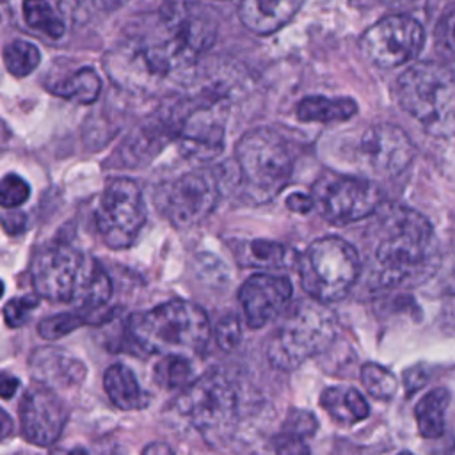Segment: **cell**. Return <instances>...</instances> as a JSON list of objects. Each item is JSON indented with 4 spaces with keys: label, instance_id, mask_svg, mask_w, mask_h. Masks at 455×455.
Masks as SVG:
<instances>
[{
    "label": "cell",
    "instance_id": "bcb514c9",
    "mask_svg": "<svg viewBox=\"0 0 455 455\" xmlns=\"http://www.w3.org/2000/svg\"><path fill=\"white\" fill-rule=\"evenodd\" d=\"M69 455H89V453L84 448H75L69 451Z\"/></svg>",
    "mask_w": 455,
    "mask_h": 455
},
{
    "label": "cell",
    "instance_id": "5bb4252c",
    "mask_svg": "<svg viewBox=\"0 0 455 455\" xmlns=\"http://www.w3.org/2000/svg\"><path fill=\"white\" fill-rule=\"evenodd\" d=\"M423 27L411 16L391 14L373 23L359 41L363 55L379 68H396L412 60L423 46Z\"/></svg>",
    "mask_w": 455,
    "mask_h": 455
},
{
    "label": "cell",
    "instance_id": "681fc988",
    "mask_svg": "<svg viewBox=\"0 0 455 455\" xmlns=\"http://www.w3.org/2000/svg\"><path fill=\"white\" fill-rule=\"evenodd\" d=\"M396 455H414V453H411V451H400V453H396Z\"/></svg>",
    "mask_w": 455,
    "mask_h": 455
},
{
    "label": "cell",
    "instance_id": "cb8c5ba5",
    "mask_svg": "<svg viewBox=\"0 0 455 455\" xmlns=\"http://www.w3.org/2000/svg\"><path fill=\"white\" fill-rule=\"evenodd\" d=\"M357 112V103L350 98L307 96L299 101L295 114L302 123H332L350 119Z\"/></svg>",
    "mask_w": 455,
    "mask_h": 455
},
{
    "label": "cell",
    "instance_id": "7402d4cb",
    "mask_svg": "<svg viewBox=\"0 0 455 455\" xmlns=\"http://www.w3.org/2000/svg\"><path fill=\"white\" fill-rule=\"evenodd\" d=\"M320 405L336 423L345 427L355 425L370 416V405L355 387H327L320 395Z\"/></svg>",
    "mask_w": 455,
    "mask_h": 455
},
{
    "label": "cell",
    "instance_id": "ffe728a7",
    "mask_svg": "<svg viewBox=\"0 0 455 455\" xmlns=\"http://www.w3.org/2000/svg\"><path fill=\"white\" fill-rule=\"evenodd\" d=\"M304 0H240L238 18L242 25L258 34L268 36L283 28L300 9Z\"/></svg>",
    "mask_w": 455,
    "mask_h": 455
},
{
    "label": "cell",
    "instance_id": "44dd1931",
    "mask_svg": "<svg viewBox=\"0 0 455 455\" xmlns=\"http://www.w3.org/2000/svg\"><path fill=\"white\" fill-rule=\"evenodd\" d=\"M103 387L110 402L121 411H139L149 403L135 373L123 363L110 364L103 373Z\"/></svg>",
    "mask_w": 455,
    "mask_h": 455
},
{
    "label": "cell",
    "instance_id": "7a4b0ae2",
    "mask_svg": "<svg viewBox=\"0 0 455 455\" xmlns=\"http://www.w3.org/2000/svg\"><path fill=\"white\" fill-rule=\"evenodd\" d=\"M375 215L377 283L391 288L425 279L435 267V236L430 222L402 204H380Z\"/></svg>",
    "mask_w": 455,
    "mask_h": 455
},
{
    "label": "cell",
    "instance_id": "ab89813d",
    "mask_svg": "<svg viewBox=\"0 0 455 455\" xmlns=\"http://www.w3.org/2000/svg\"><path fill=\"white\" fill-rule=\"evenodd\" d=\"M0 224L7 235H20L27 228V215L23 212H7L0 215Z\"/></svg>",
    "mask_w": 455,
    "mask_h": 455
},
{
    "label": "cell",
    "instance_id": "b9f144b4",
    "mask_svg": "<svg viewBox=\"0 0 455 455\" xmlns=\"http://www.w3.org/2000/svg\"><path fill=\"white\" fill-rule=\"evenodd\" d=\"M20 387L18 377H14L9 371H0V396L2 398H11Z\"/></svg>",
    "mask_w": 455,
    "mask_h": 455
},
{
    "label": "cell",
    "instance_id": "8d00e7d4",
    "mask_svg": "<svg viewBox=\"0 0 455 455\" xmlns=\"http://www.w3.org/2000/svg\"><path fill=\"white\" fill-rule=\"evenodd\" d=\"M215 338H217L219 347H222L224 350H233L242 339L240 320L233 315L224 316L215 327Z\"/></svg>",
    "mask_w": 455,
    "mask_h": 455
},
{
    "label": "cell",
    "instance_id": "7c38bea8",
    "mask_svg": "<svg viewBox=\"0 0 455 455\" xmlns=\"http://www.w3.org/2000/svg\"><path fill=\"white\" fill-rule=\"evenodd\" d=\"M311 199L327 222L350 224L379 210L382 190L366 178L325 172L315 181Z\"/></svg>",
    "mask_w": 455,
    "mask_h": 455
},
{
    "label": "cell",
    "instance_id": "74e56055",
    "mask_svg": "<svg viewBox=\"0 0 455 455\" xmlns=\"http://www.w3.org/2000/svg\"><path fill=\"white\" fill-rule=\"evenodd\" d=\"M272 448L277 455H311L304 437L281 430L272 437Z\"/></svg>",
    "mask_w": 455,
    "mask_h": 455
},
{
    "label": "cell",
    "instance_id": "4fadbf2b",
    "mask_svg": "<svg viewBox=\"0 0 455 455\" xmlns=\"http://www.w3.org/2000/svg\"><path fill=\"white\" fill-rule=\"evenodd\" d=\"M219 196L220 180L215 172L196 169L162 185L156 192V203L176 228H192L213 212Z\"/></svg>",
    "mask_w": 455,
    "mask_h": 455
},
{
    "label": "cell",
    "instance_id": "ac0fdd59",
    "mask_svg": "<svg viewBox=\"0 0 455 455\" xmlns=\"http://www.w3.org/2000/svg\"><path fill=\"white\" fill-rule=\"evenodd\" d=\"M174 140V123L171 110L158 114L140 126H137L126 140L121 144L119 155L123 165L126 167H140L151 162L167 142Z\"/></svg>",
    "mask_w": 455,
    "mask_h": 455
},
{
    "label": "cell",
    "instance_id": "5b68a950",
    "mask_svg": "<svg viewBox=\"0 0 455 455\" xmlns=\"http://www.w3.org/2000/svg\"><path fill=\"white\" fill-rule=\"evenodd\" d=\"M235 160L243 190L254 203H267L279 194L293 171L290 144L267 126L252 128L238 140Z\"/></svg>",
    "mask_w": 455,
    "mask_h": 455
},
{
    "label": "cell",
    "instance_id": "f6af8a7d",
    "mask_svg": "<svg viewBox=\"0 0 455 455\" xmlns=\"http://www.w3.org/2000/svg\"><path fill=\"white\" fill-rule=\"evenodd\" d=\"M446 291L451 293V295H455V268L451 270V274H450L448 279H446Z\"/></svg>",
    "mask_w": 455,
    "mask_h": 455
},
{
    "label": "cell",
    "instance_id": "836d02e7",
    "mask_svg": "<svg viewBox=\"0 0 455 455\" xmlns=\"http://www.w3.org/2000/svg\"><path fill=\"white\" fill-rule=\"evenodd\" d=\"M30 196V185L18 174L9 172L0 178V206L7 210H16Z\"/></svg>",
    "mask_w": 455,
    "mask_h": 455
},
{
    "label": "cell",
    "instance_id": "e0dca14e",
    "mask_svg": "<svg viewBox=\"0 0 455 455\" xmlns=\"http://www.w3.org/2000/svg\"><path fill=\"white\" fill-rule=\"evenodd\" d=\"M291 283L284 275L254 274L238 290V300L249 327L259 329L272 322L290 302Z\"/></svg>",
    "mask_w": 455,
    "mask_h": 455
},
{
    "label": "cell",
    "instance_id": "d6986e66",
    "mask_svg": "<svg viewBox=\"0 0 455 455\" xmlns=\"http://www.w3.org/2000/svg\"><path fill=\"white\" fill-rule=\"evenodd\" d=\"M30 371L34 380L52 389L57 386H78L85 377V366L80 359L53 347H43L32 354Z\"/></svg>",
    "mask_w": 455,
    "mask_h": 455
},
{
    "label": "cell",
    "instance_id": "f546056e",
    "mask_svg": "<svg viewBox=\"0 0 455 455\" xmlns=\"http://www.w3.org/2000/svg\"><path fill=\"white\" fill-rule=\"evenodd\" d=\"M155 380L165 389H185L192 382V364L188 357L162 355L155 364Z\"/></svg>",
    "mask_w": 455,
    "mask_h": 455
},
{
    "label": "cell",
    "instance_id": "9a60e30c",
    "mask_svg": "<svg viewBox=\"0 0 455 455\" xmlns=\"http://www.w3.org/2000/svg\"><path fill=\"white\" fill-rule=\"evenodd\" d=\"M414 158V146L407 133L389 123H375L364 130L355 148L357 165L380 178L403 172Z\"/></svg>",
    "mask_w": 455,
    "mask_h": 455
},
{
    "label": "cell",
    "instance_id": "277c9868",
    "mask_svg": "<svg viewBox=\"0 0 455 455\" xmlns=\"http://www.w3.org/2000/svg\"><path fill=\"white\" fill-rule=\"evenodd\" d=\"M400 107L430 135L455 133V73L437 62H416L396 82Z\"/></svg>",
    "mask_w": 455,
    "mask_h": 455
},
{
    "label": "cell",
    "instance_id": "8992f818",
    "mask_svg": "<svg viewBox=\"0 0 455 455\" xmlns=\"http://www.w3.org/2000/svg\"><path fill=\"white\" fill-rule=\"evenodd\" d=\"M336 331V318L322 302H302L270 336L267 359L277 370H295L323 352L334 341Z\"/></svg>",
    "mask_w": 455,
    "mask_h": 455
},
{
    "label": "cell",
    "instance_id": "603a6c76",
    "mask_svg": "<svg viewBox=\"0 0 455 455\" xmlns=\"http://www.w3.org/2000/svg\"><path fill=\"white\" fill-rule=\"evenodd\" d=\"M48 91L55 96L80 105H92L100 98L101 80L92 68L82 66L76 71L68 73L55 84H50Z\"/></svg>",
    "mask_w": 455,
    "mask_h": 455
},
{
    "label": "cell",
    "instance_id": "f35d334b",
    "mask_svg": "<svg viewBox=\"0 0 455 455\" xmlns=\"http://www.w3.org/2000/svg\"><path fill=\"white\" fill-rule=\"evenodd\" d=\"M428 380V370L423 364H414L403 371V389L405 395L411 396L419 391Z\"/></svg>",
    "mask_w": 455,
    "mask_h": 455
},
{
    "label": "cell",
    "instance_id": "3957f363",
    "mask_svg": "<svg viewBox=\"0 0 455 455\" xmlns=\"http://www.w3.org/2000/svg\"><path fill=\"white\" fill-rule=\"evenodd\" d=\"M126 334L146 354L190 359L208 345L210 322L201 306L172 299L149 311L132 315L126 322Z\"/></svg>",
    "mask_w": 455,
    "mask_h": 455
},
{
    "label": "cell",
    "instance_id": "8fae6325",
    "mask_svg": "<svg viewBox=\"0 0 455 455\" xmlns=\"http://www.w3.org/2000/svg\"><path fill=\"white\" fill-rule=\"evenodd\" d=\"M146 204L139 185L130 178H112L100 197L94 220L110 249H128L146 224Z\"/></svg>",
    "mask_w": 455,
    "mask_h": 455
},
{
    "label": "cell",
    "instance_id": "f1b7e54d",
    "mask_svg": "<svg viewBox=\"0 0 455 455\" xmlns=\"http://www.w3.org/2000/svg\"><path fill=\"white\" fill-rule=\"evenodd\" d=\"M84 323H103V318L96 313H85V311H69V313H59L48 318H43L37 325V332L41 338L48 341H55L75 329H78Z\"/></svg>",
    "mask_w": 455,
    "mask_h": 455
},
{
    "label": "cell",
    "instance_id": "9c48e42d",
    "mask_svg": "<svg viewBox=\"0 0 455 455\" xmlns=\"http://www.w3.org/2000/svg\"><path fill=\"white\" fill-rule=\"evenodd\" d=\"M176 409L212 444H220L233 430L236 393L233 384L217 370L203 373L181 389Z\"/></svg>",
    "mask_w": 455,
    "mask_h": 455
},
{
    "label": "cell",
    "instance_id": "1f68e13d",
    "mask_svg": "<svg viewBox=\"0 0 455 455\" xmlns=\"http://www.w3.org/2000/svg\"><path fill=\"white\" fill-rule=\"evenodd\" d=\"M361 382L377 400H391L398 389L396 377L377 363H366L361 366Z\"/></svg>",
    "mask_w": 455,
    "mask_h": 455
},
{
    "label": "cell",
    "instance_id": "2e32d148",
    "mask_svg": "<svg viewBox=\"0 0 455 455\" xmlns=\"http://www.w3.org/2000/svg\"><path fill=\"white\" fill-rule=\"evenodd\" d=\"M23 437L36 446H52L68 421V409L55 389L34 380L20 403Z\"/></svg>",
    "mask_w": 455,
    "mask_h": 455
},
{
    "label": "cell",
    "instance_id": "ba28073f",
    "mask_svg": "<svg viewBox=\"0 0 455 455\" xmlns=\"http://www.w3.org/2000/svg\"><path fill=\"white\" fill-rule=\"evenodd\" d=\"M229 100L220 92H203L171 108L174 140L183 156L208 162L222 153Z\"/></svg>",
    "mask_w": 455,
    "mask_h": 455
},
{
    "label": "cell",
    "instance_id": "6da1fadb",
    "mask_svg": "<svg viewBox=\"0 0 455 455\" xmlns=\"http://www.w3.org/2000/svg\"><path fill=\"white\" fill-rule=\"evenodd\" d=\"M183 41L156 16L149 32L128 36L105 55V71L121 89L146 94L160 91L199 60Z\"/></svg>",
    "mask_w": 455,
    "mask_h": 455
},
{
    "label": "cell",
    "instance_id": "484cf974",
    "mask_svg": "<svg viewBox=\"0 0 455 455\" xmlns=\"http://www.w3.org/2000/svg\"><path fill=\"white\" fill-rule=\"evenodd\" d=\"M236 258L245 267L277 268L288 261V249L270 240H251L236 247Z\"/></svg>",
    "mask_w": 455,
    "mask_h": 455
},
{
    "label": "cell",
    "instance_id": "60d3db41",
    "mask_svg": "<svg viewBox=\"0 0 455 455\" xmlns=\"http://www.w3.org/2000/svg\"><path fill=\"white\" fill-rule=\"evenodd\" d=\"M286 204H288V208L291 212H297V213H306L311 208H315L311 196H306V194H291V196H288Z\"/></svg>",
    "mask_w": 455,
    "mask_h": 455
},
{
    "label": "cell",
    "instance_id": "30bf717a",
    "mask_svg": "<svg viewBox=\"0 0 455 455\" xmlns=\"http://www.w3.org/2000/svg\"><path fill=\"white\" fill-rule=\"evenodd\" d=\"M98 261L68 243H52L41 249L30 265V277L37 297L53 302L82 299Z\"/></svg>",
    "mask_w": 455,
    "mask_h": 455
},
{
    "label": "cell",
    "instance_id": "52a82bcc",
    "mask_svg": "<svg viewBox=\"0 0 455 455\" xmlns=\"http://www.w3.org/2000/svg\"><path fill=\"white\" fill-rule=\"evenodd\" d=\"M357 251L339 236H323L307 245L299 258L304 291L316 302L343 299L359 275Z\"/></svg>",
    "mask_w": 455,
    "mask_h": 455
},
{
    "label": "cell",
    "instance_id": "d590c367",
    "mask_svg": "<svg viewBox=\"0 0 455 455\" xmlns=\"http://www.w3.org/2000/svg\"><path fill=\"white\" fill-rule=\"evenodd\" d=\"M316 428H318V419L313 412L304 411V409H291L288 412L281 430L307 439L316 434Z\"/></svg>",
    "mask_w": 455,
    "mask_h": 455
},
{
    "label": "cell",
    "instance_id": "c3c4849f",
    "mask_svg": "<svg viewBox=\"0 0 455 455\" xmlns=\"http://www.w3.org/2000/svg\"><path fill=\"white\" fill-rule=\"evenodd\" d=\"M5 4H7V0H0V11L5 7Z\"/></svg>",
    "mask_w": 455,
    "mask_h": 455
},
{
    "label": "cell",
    "instance_id": "7dc6e473",
    "mask_svg": "<svg viewBox=\"0 0 455 455\" xmlns=\"http://www.w3.org/2000/svg\"><path fill=\"white\" fill-rule=\"evenodd\" d=\"M2 295H4V283H2V279H0V299H2Z\"/></svg>",
    "mask_w": 455,
    "mask_h": 455
},
{
    "label": "cell",
    "instance_id": "4dcf8cb0",
    "mask_svg": "<svg viewBox=\"0 0 455 455\" xmlns=\"http://www.w3.org/2000/svg\"><path fill=\"white\" fill-rule=\"evenodd\" d=\"M128 0H60V12L71 23L89 21L100 14H110Z\"/></svg>",
    "mask_w": 455,
    "mask_h": 455
},
{
    "label": "cell",
    "instance_id": "d4e9b609",
    "mask_svg": "<svg viewBox=\"0 0 455 455\" xmlns=\"http://www.w3.org/2000/svg\"><path fill=\"white\" fill-rule=\"evenodd\" d=\"M450 398L446 387H435L416 403L414 418L418 430L425 439H437L444 434V416Z\"/></svg>",
    "mask_w": 455,
    "mask_h": 455
},
{
    "label": "cell",
    "instance_id": "d6a6232c",
    "mask_svg": "<svg viewBox=\"0 0 455 455\" xmlns=\"http://www.w3.org/2000/svg\"><path fill=\"white\" fill-rule=\"evenodd\" d=\"M434 44L443 59L455 60V4L439 18L434 30Z\"/></svg>",
    "mask_w": 455,
    "mask_h": 455
},
{
    "label": "cell",
    "instance_id": "7bdbcfd3",
    "mask_svg": "<svg viewBox=\"0 0 455 455\" xmlns=\"http://www.w3.org/2000/svg\"><path fill=\"white\" fill-rule=\"evenodd\" d=\"M142 455H174V451L171 450V446H169V444L156 441V443L148 444V446L144 448Z\"/></svg>",
    "mask_w": 455,
    "mask_h": 455
},
{
    "label": "cell",
    "instance_id": "83f0119b",
    "mask_svg": "<svg viewBox=\"0 0 455 455\" xmlns=\"http://www.w3.org/2000/svg\"><path fill=\"white\" fill-rule=\"evenodd\" d=\"M4 66L5 69L16 76V78H25L28 76L41 62V53L36 44L25 39H14L4 46L2 52Z\"/></svg>",
    "mask_w": 455,
    "mask_h": 455
},
{
    "label": "cell",
    "instance_id": "e575fe53",
    "mask_svg": "<svg viewBox=\"0 0 455 455\" xmlns=\"http://www.w3.org/2000/svg\"><path fill=\"white\" fill-rule=\"evenodd\" d=\"M37 295H25L11 299L4 307V320L11 329L21 327L30 318V313L37 307Z\"/></svg>",
    "mask_w": 455,
    "mask_h": 455
},
{
    "label": "cell",
    "instance_id": "4316f807",
    "mask_svg": "<svg viewBox=\"0 0 455 455\" xmlns=\"http://www.w3.org/2000/svg\"><path fill=\"white\" fill-rule=\"evenodd\" d=\"M25 23L34 32L50 39H60L66 30L64 18L46 0H23Z\"/></svg>",
    "mask_w": 455,
    "mask_h": 455
},
{
    "label": "cell",
    "instance_id": "ee69618b",
    "mask_svg": "<svg viewBox=\"0 0 455 455\" xmlns=\"http://www.w3.org/2000/svg\"><path fill=\"white\" fill-rule=\"evenodd\" d=\"M12 434V419L11 416L0 407V441L7 439Z\"/></svg>",
    "mask_w": 455,
    "mask_h": 455
}]
</instances>
